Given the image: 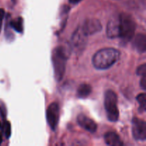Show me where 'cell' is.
<instances>
[{"label":"cell","mask_w":146,"mask_h":146,"mask_svg":"<svg viewBox=\"0 0 146 146\" xmlns=\"http://www.w3.org/2000/svg\"><path fill=\"white\" fill-rule=\"evenodd\" d=\"M0 127H1V123H0Z\"/></svg>","instance_id":"603a6c76"},{"label":"cell","mask_w":146,"mask_h":146,"mask_svg":"<svg viewBox=\"0 0 146 146\" xmlns=\"http://www.w3.org/2000/svg\"><path fill=\"white\" fill-rule=\"evenodd\" d=\"M118 97L112 90H108L104 96V106L108 119L111 122H116L119 118L118 106Z\"/></svg>","instance_id":"277c9868"},{"label":"cell","mask_w":146,"mask_h":146,"mask_svg":"<svg viewBox=\"0 0 146 146\" xmlns=\"http://www.w3.org/2000/svg\"><path fill=\"white\" fill-rule=\"evenodd\" d=\"M133 48L136 50L138 53L145 52L146 51V36L143 34H138L135 36L133 37Z\"/></svg>","instance_id":"8fae6325"},{"label":"cell","mask_w":146,"mask_h":146,"mask_svg":"<svg viewBox=\"0 0 146 146\" xmlns=\"http://www.w3.org/2000/svg\"><path fill=\"white\" fill-rule=\"evenodd\" d=\"M10 27L14 29L18 33H22L24 31V25H23V19L21 17L16 19L10 22Z\"/></svg>","instance_id":"5bb4252c"},{"label":"cell","mask_w":146,"mask_h":146,"mask_svg":"<svg viewBox=\"0 0 146 146\" xmlns=\"http://www.w3.org/2000/svg\"><path fill=\"white\" fill-rule=\"evenodd\" d=\"M88 36L86 35L81 27H77L71 36V48L76 52H81L84 50L88 41Z\"/></svg>","instance_id":"5b68a950"},{"label":"cell","mask_w":146,"mask_h":146,"mask_svg":"<svg viewBox=\"0 0 146 146\" xmlns=\"http://www.w3.org/2000/svg\"><path fill=\"white\" fill-rule=\"evenodd\" d=\"M120 58V51L113 48H105L98 50L92 58L94 68L106 70L114 65Z\"/></svg>","instance_id":"6da1fadb"},{"label":"cell","mask_w":146,"mask_h":146,"mask_svg":"<svg viewBox=\"0 0 146 146\" xmlns=\"http://www.w3.org/2000/svg\"><path fill=\"white\" fill-rule=\"evenodd\" d=\"M81 29L86 36L94 35L102 30L101 21L95 18L87 19L81 26Z\"/></svg>","instance_id":"ba28073f"},{"label":"cell","mask_w":146,"mask_h":146,"mask_svg":"<svg viewBox=\"0 0 146 146\" xmlns=\"http://www.w3.org/2000/svg\"><path fill=\"white\" fill-rule=\"evenodd\" d=\"M119 17L120 36L119 38L123 43L132 40L136 29V22L132 15L128 13H121Z\"/></svg>","instance_id":"3957f363"},{"label":"cell","mask_w":146,"mask_h":146,"mask_svg":"<svg viewBox=\"0 0 146 146\" xmlns=\"http://www.w3.org/2000/svg\"><path fill=\"white\" fill-rule=\"evenodd\" d=\"M104 141L107 145L110 146H122L123 145L119 135L115 132L106 133L104 135Z\"/></svg>","instance_id":"7c38bea8"},{"label":"cell","mask_w":146,"mask_h":146,"mask_svg":"<svg viewBox=\"0 0 146 146\" xmlns=\"http://www.w3.org/2000/svg\"><path fill=\"white\" fill-rule=\"evenodd\" d=\"M106 35L109 38H119V17H113L109 20L106 27Z\"/></svg>","instance_id":"9c48e42d"},{"label":"cell","mask_w":146,"mask_h":146,"mask_svg":"<svg viewBox=\"0 0 146 146\" xmlns=\"http://www.w3.org/2000/svg\"><path fill=\"white\" fill-rule=\"evenodd\" d=\"M78 125L90 133H95L97 130V124L91 118H88L84 114H80L77 117Z\"/></svg>","instance_id":"30bf717a"},{"label":"cell","mask_w":146,"mask_h":146,"mask_svg":"<svg viewBox=\"0 0 146 146\" xmlns=\"http://www.w3.org/2000/svg\"><path fill=\"white\" fill-rule=\"evenodd\" d=\"M59 106L57 103H52L46 110V121L52 131H56L59 121Z\"/></svg>","instance_id":"8992f818"},{"label":"cell","mask_w":146,"mask_h":146,"mask_svg":"<svg viewBox=\"0 0 146 146\" xmlns=\"http://www.w3.org/2000/svg\"><path fill=\"white\" fill-rule=\"evenodd\" d=\"M82 1V0H69V2L71 3V4H78V3H79L80 1Z\"/></svg>","instance_id":"ffe728a7"},{"label":"cell","mask_w":146,"mask_h":146,"mask_svg":"<svg viewBox=\"0 0 146 146\" xmlns=\"http://www.w3.org/2000/svg\"><path fill=\"white\" fill-rule=\"evenodd\" d=\"M136 73H137V74H138V76H141L145 75V74H146V64H142V65L138 67V68H137Z\"/></svg>","instance_id":"e0dca14e"},{"label":"cell","mask_w":146,"mask_h":146,"mask_svg":"<svg viewBox=\"0 0 146 146\" xmlns=\"http://www.w3.org/2000/svg\"><path fill=\"white\" fill-rule=\"evenodd\" d=\"M4 15H5V11H4V9H0V32H1V28H2L3 20H4Z\"/></svg>","instance_id":"ac0fdd59"},{"label":"cell","mask_w":146,"mask_h":146,"mask_svg":"<svg viewBox=\"0 0 146 146\" xmlns=\"http://www.w3.org/2000/svg\"><path fill=\"white\" fill-rule=\"evenodd\" d=\"M71 47L58 46L52 53V64L54 66V78L57 81L62 80L66 71V61L70 56Z\"/></svg>","instance_id":"7a4b0ae2"},{"label":"cell","mask_w":146,"mask_h":146,"mask_svg":"<svg viewBox=\"0 0 146 146\" xmlns=\"http://www.w3.org/2000/svg\"><path fill=\"white\" fill-rule=\"evenodd\" d=\"M140 86L143 90L146 89V76L145 75L142 76L141 81H140Z\"/></svg>","instance_id":"d6986e66"},{"label":"cell","mask_w":146,"mask_h":146,"mask_svg":"<svg viewBox=\"0 0 146 146\" xmlns=\"http://www.w3.org/2000/svg\"><path fill=\"white\" fill-rule=\"evenodd\" d=\"M3 132H4V135L7 138H9L11 136V124L9 122L7 121V122L4 123V127H3Z\"/></svg>","instance_id":"2e32d148"},{"label":"cell","mask_w":146,"mask_h":146,"mask_svg":"<svg viewBox=\"0 0 146 146\" xmlns=\"http://www.w3.org/2000/svg\"><path fill=\"white\" fill-rule=\"evenodd\" d=\"M132 134L135 140L144 141L146 139V123L138 118H133L132 121Z\"/></svg>","instance_id":"52a82bcc"},{"label":"cell","mask_w":146,"mask_h":146,"mask_svg":"<svg viewBox=\"0 0 146 146\" xmlns=\"http://www.w3.org/2000/svg\"><path fill=\"white\" fill-rule=\"evenodd\" d=\"M2 143V136H1V133H0V144Z\"/></svg>","instance_id":"44dd1931"},{"label":"cell","mask_w":146,"mask_h":146,"mask_svg":"<svg viewBox=\"0 0 146 146\" xmlns=\"http://www.w3.org/2000/svg\"><path fill=\"white\" fill-rule=\"evenodd\" d=\"M137 101L139 104V111L141 113L144 112L146 109V95L145 94H141L137 96Z\"/></svg>","instance_id":"9a60e30c"},{"label":"cell","mask_w":146,"mask_h":146,"mask_svg":"<svg viewBox=\"0 0 146 146\" xmlns=\"http://www.w3.org/2000/svg\"><path fill=\"white\" fill-rule=\"evenodd\" d=\"M92 91L91 85L87 84H82L78 86L77 90V96L80 98H86L90 96Z\"/></svg>","instance_id":"4fadbf2b"},{"label":"cell","mask_w":146,"mask_h":146,"mask_svg":"<svg viewBox=\"0 0 146 146\" xmlns=\"http://www.w3.org/2000/svg\"><path fill=\"white\" fill-rule=\"evenodd\" d=\"M13 1V3H16L17 2V0H11Z\"/></svg>","instance_id":"7402d4cb"}]
</instances>
